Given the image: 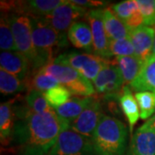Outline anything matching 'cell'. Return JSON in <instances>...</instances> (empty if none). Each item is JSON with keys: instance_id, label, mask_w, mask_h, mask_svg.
I'll return each instance as SVG.
<instances>
[{"instance_id": "34", "label": "cell", "mask_w": 155, "mask_h": 155, "mask_svg": "<svg viewBox=\"0 0 155 155\" xmlns=\"http://www.w3.org/2000/svg\"><path fill=\"white\" fill-rule=\"evenodd\" d=\"M153 55L155 56V37L154 41H153Z\"/></svg>"}, {"instance_id": "12", "label": "cell", "mask_w": 155, "mask_h": 155, "mask_svg": "<svg viewBox=\"0 0 155 155\" xmlns=\"http://www.w3.org/2000/svg\"><path fill=\"white\" fill-rule=\"evenodd\" d=\"M155 37V28L142 25L130 30L129 39L135 50V55L147 61L153 55V47Z\"/></svg>"}, {"instance_id": "31", "label": "cell", "mask_w": 155, "mask_h": 155, "mask_svg": "<svg viewBox=\"0 0 155 155\" xmlns=\"http://www.w3.org/2000/svg\"><path fill=\"white\" fill-rule=\"evenodd\" d=\"M140 11L143 17V25H155V0H136Z\"/></svg>"}, {"instance_id": "3", "label": "cell", "mask_w": 155, "mask_h": 155, "mask_svg": "<svg viewBox=\"0 0 155 155\" xmlns=\"http://www.w3.org/2000/svg\"><path fill=\"white\" fill-rule=\"evenodd\" d=\"M29 17L32 23L34 47L42 68L52 63L58 57V53L67 47L68 37L66 33L53 28L43 17Z\"/></svg>"}, {"instance_id": "29", "label": "cell", "mask_w": 155, "mask_h": 155, "mask_svg": "<svg viewBox=\"0 0 155 155\" xmlns=\"http://www.w3.org/2000/svg\"><path fill=\"white\" fill-rule=\"evenodd\" d=\"M110 57H124L135 55V50L131 40L128 38L110 41Z\"/></svg>"}, {"instance_id": "16", "label": "cell", "mask_w": 155, "mask_h": 155, "mask_svg": "<svg viewBox=\"0 0 155 155\" xmlns=\"http://www.w3.org/2000/svg\"><path fill=\"white\" fill-rule=\"evenodd\" d=\"M70 42L78 49H83L89 54L93 52V40L89 23L83 21L75 22L67 31Z\"/></svg>"}, {"instance_id": "7", "label": "cell", "mask_w": 155, "mask_h": 155, "mask_svg": "<svg viewBox=\"0 0 155 155\" xmlns=\"http://www.w3.org/2000/svg\"><path fill=\"white\" fill-rule=\"evenodd\" d=\"M48 155H94L92 140L68 127L60 134Z\"/></svg>"}, {"instance_id": "2", "label": "cell", "mask_w": 155, "mask_h": 155, "mask_svg": "<svg viewBox=\"0 0 155 155\" xmlns=\"http://www.w3.org/2000/svg\"><path fill=\"white\" fill-rule=\"evenodd\" d=\"M94 155H125L127 128L120 120L104 116L91 137Z\"/></svg>"}, {"instance_id": "17", "label": "cell", "mask_w": 155, "mask_h": 155, "mask_svg": "<svg viewBox=\"0 0 155 155\" xmlns=\"http://www.w3.org/2000/svg\"><path fill=\"white\" fill-rule=\"evenodd\" d=\"M65 2V0H31L18 2L20 11L17 13L28 17H43L51 14Z\"/></svg>"}, {"instance_id": "32", "label": "cell", "mask_w": 155, "mask_h": 155, "mask_svg": "<svg viewBox=\"0 0 155 155\" xmlns=\"http://www.w3.org/2000/svg\"><path fill=\"white\" fill-rule=\"evenodd\" d=\"M72 4L76 5L80 7H100V6L105 5L107 4L106 1H96V0H71Z\"/></svg>"}, {"instance_id": "10", "label": "cell", "mask_w": 155, "mask_h": 155, "mask_svg": "<svg viewBox=\"0 0 155 155\" xmlns=\"http://www.w3.org/2000/svg\"><path fill=\"white\" fill-rule=\"evenodd\" d=\"M104 116L100 102L94 98L80 116L69 124V127L84 136L91 138Z\"/></svg>"}, {"instance_id": "9", "label": "cell", "mask_w": 155, "mask_h": 155, "mask_svg": "<svg viewBox=\"0 0 155 155\" xmlns=\"http://www.w3.org/2000/svg\"><path fill=\"white\" fill-rule=\"evenodd\" d=\"M104 9H93L88 11L86 18L91 29L93 40V53L104 59L110 58V38L106 33L104 17Z\"/></svg>"}, {"instance_id": "28", "label": "cell", "mask_w": 155, "mask_h": 155, "mask_svg": "<svg viewBox=\"0 0 155 155\" xmlns=\"http://www.w3.org/2000/svg\"><path fill=\"white\" fill-rule=\"evenodd\" d=\"M43 94L48 104L54 110H56L59 107L63 105L64 104H66L67 101L71 98V96H72L70 91L67 87L61 84L50 89Z\"/></svg>"}, {"instance_id": "6", "label": "cell", "mask_w": 155, "mask_h": 155, "mask_svg": "<svg viewBox=\"0 0 155 155\" xmlns=\"http://www.w3.org/2000/svg\"><path fill=\"white\" fill-rule=\"evenodd\" d=\"M52 63L72 67L85 78L93 82L100 71L109 64V61L89 53L69 52L59 54Z\"/></svg>"}, {"instance_id": "18", "label": "cell", "mask_w": 155, "mask_h": 155, "mask_svg": "<svg viewBox=\"0 0 155 155\" xmlns=\"http://www.w3.org/2000/svg\"><path fill=\"white\" fill-rule=\"evenodd\" d=\"M93 99L92 97H73L54 110L62 120L70 124L80 116Z\"/></svg>"}, {"instance_id": "14", "label": "cell", "mask_w": 155, "mask_h": 155, "mask_svg": "<svg viewBox=\"0 0 155 155\" xmlns=\"http://www.w3.org/2000/svg\"><path fill=\"white\" fill-rule=\"evenodd\" d=\"M29 65L27 58L18 51H2L0 54L1 68L23 82L28 76Z\"/></svg>"}, {"instance_id": "21", "label": "cell", "mask_w": 155, "mask_h": 155, "mask_svg": "<svg viewBox=\"0 0 155 155\" xmlns=\"http://www.w3.org/2000/svg\"><path fill=\"white\" fill-rule=\"evenodd\" d=\"M145 62L136 55L124 56L116 57L115 65L120 69L124 83L127 85V84H129L138 77L144 67Z\"/></svg>"}, {"instance_id": "8", "label": "cell", "mask_w": 155, "mask_h": 155, "mask_svg": "<svg viewBox=\"0 0 155 155\" xmlns=\"http://www.w3.org/2000/svg\"><path fill=\"white\" fill-rule=\"evenodd\" d=\"M87 13L88 11L86 8L76 5L71 1H66L43 18L59 32L66 33L74 22H78V19L86 16Z\"/></svg>"}, {"instance_id": "33", "label": "cell", "mask_w": 155, "mask_h": 155, "mask_svg": "<svg viewBox=\"0 0 155 155\" xmlns=\"http://www.w3.org/2000/svg\"><path fill=\"white\" fill-rule=\"evenodd\" d=\"M140 127L144 128V129H152V130L155 131V115L152 116L151 118H149L148 121H147L143 125H141Z\"/></svg>"}, {"instance_id": "4", "label": "cell", "mask_w": 155, "mask_h": 155, "mask_svg": "<svg viewBox=\"0 0 155 155\" xmlns=\"http://www.w3.org/2000/svg\"><path fill=\"white\" fill-rule=\"evenodd\" d=\"M17 51L27 58L34 69L41 68L38 55L35 49L32 36V23L28 16L18 13L8 15Z\"/></svg>"}, {"instance_id": "22", "label": "cell", "mask_w": 155, "mask_h": 155, "mask_svg": "<svg viewBox=\"0 0 155 155\" xmlns=\"http://www.w3.org/2000/svg\"><path fill=\"white\" fill-rule=\"evenodd\" d=\"M103 17L106 33L110 40H120L129 37V28L113 13L110 8L103 10Z\"/></svg>"}, {"instance_id": "5", "label": "cell", "mask_w": 155, "mask_h": 155, "mask_svg": "<svg viewBox=\"0 0 155 155\" xmlns=\"http://www.w3.org/2000/svg\"><path fill=\"white\" fill-rule=\"evenodd\" d=\"M40 70L55 78L75 97H91L96 92L91 81L68 66L50 63Z\"/></svg>"}, {"instance_id": "11", "label": "cell", "mask_w": 155, "mask_h": 155, "mask_svg": "<svg viewBox=\"0 0 155 155\" xmlns=\"http://www.w3.org/2000/svg\"><path fill=\"white\" fill-rule=\"evenodd\" d=\"M95 91L104 95H113L123 87L124 80L120 69L115 64H107L92 82Z\"/></svg>"}, {"instance_id": "19", "label": "cell", "mask_w": 155, "mask_h": 155, "mask_svg": "<svg viewBox=\"0 0 155 155\" xmlns=\"http://www.w3.org/2000/svg\"><path fill=\"white\" fill-rule=\"evenodd\" d=\"M130 88L138 91L155 92V56L152 55L145 65L139 76L128 84Z\"/></svg>"}, {"instance_id": "30", "label": "cell", "mask_w": 155, "mask_h": 155, "mask_svg": "<svg viewBox=\"0 0 155 155\" xmlns=\"http://www.w3.org/2000/svg\"><path fill=\"white\" fill-rule=\"evenodd\" d=\"M61 84L55 78L51 76L49 74L39 70L37 73L35 75L32 79L33 89L39 91L42 93H45L50 89L60 85Z\"/></svg>"}, {"instance_id": "13", "label": "cell", "mask_w": 155, "mask_h": 155, "mask_svg": "<svg viewBox=\"0 0 155 155\" xmlns=\"http://www.w3.org/2000/svg\"><path fill=\"white\" fill-rule=\"evenodd\" d=\"M110 10L129 30L143 25V17L136 0H125L111 5Z\"/></svg>"}, {"instance_id": "15", "label": "cell", "mask_w": 155, "mask_h": 155, "mask_svg": "<svg viewBox=\"0 0 155 155\" xmlns=\"http://www.w3.org/2000/svg\"><path fill=\"white\" fill-rule=\"evenodd\" d=\"M127 155H155V131L139 127L131 138Z\"/></svg>"}, {"instance_id": "27", "label": "cell", "mask_w": 155, "mask_h": 155, "mask_svg": "<svg viewBox=\"0 0 155 155\" xmlns=\"http://www.w3.org/2000/svg\"><path fill=\"white\" fill-rule=\"evenodd\" d=\"M26 105L35 113H46L54 110V109L48 104L45 98L44 94L35 89H31L25 97Z\"/></svg>"}, {"instance_id": "25", "label": "cell", "mask_w": 155, "mask_h": 155, "mask_svg": "<svg viewBox=\"0 0 155 155\" xmlns=\"http://www.w3.org/2000/svg\"><path fill=\"white\" fill-rule=\"evenodd\" d=\"M135 99L138 104L140 117L147 120L155 112V92L138 91L135 93Z\"/></svg>"}, {"instance_id": "23", "label": "cell", "mask_w": 155, "mask_h": 155, "mask_svg": "<svg viewBox=\"0 0 155 155\" xmlns=\"http://www.w3.org/2000/svg\"><path fill=\"white\" fill-rule=\"evenodd\" d=\"M15 112L11 102L2 103L0 105V138L2 143L11 140L15 126Z\"/></svg>"}, {"instance_id": "1", "label": "cell", "mask_w": 155, "mask_h": 155, "mask_svg": "<svg viewBox=\"0 0 155 155\" xmlns=\"http://www.w3.org/2000/svg\"><path fill=\"white\" fill-rule=\"evenodd\" d=\"M15 126L11 142L20 155H48L60 134L69 127L55 110L35 113L28 106L14 107Z\"/></svg>"}, {"instance_id": "24", "label": "cell", "mask_w": 155, "mask_h": 155, "mask_svg": "<svg viewBox=\"0 0 155 155\" xmlns=\"http://www.w3.org/2000/svg\"><path fill=\"white\" fill-rule=\"evenodd\" d=\"M26 85L17 76L0 68V91L3 95H11L24 91Z\"/></svg>"}, {"instance_id": "20", "label": "cell", "mask_w": 155, "mask_h": 155, "mask_svg": "<svg viewBox=\"0 0 155 155\" xmlns=\"http://www.w3.org/2000/svg\"><path fill=\"white\" fill-rule=\"evenodd\" d=\"M121 93L122 94L119 97V102L122 112L128 122L129 130L132 133L134 125L138 122L139 118H140L138 104L129 86L124 85L122 87Z\"/></svg>"}, {"instance_id": "26", "label": "cell", "mask_w": 155, "mask_h": 155, "mask_svg": "<svg viewBox=\"0 0 155 155\" xmlns=\"http://www.w3.org/2000/svg\"><path fill=\"white\" fill-rule=\"evenodd\" d=\"M0 48L2 51H17L8 15L2 14L0 19Z\"/></svg>"}]
</instances>
